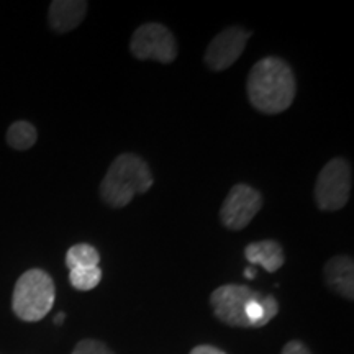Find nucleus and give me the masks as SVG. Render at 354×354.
<instances>
[{"instance_id":"f03ea898","label":"nucleus","mask_w":354,"mask_h":354,"mask_svg":"<svg viewBox=\"0 0 354 354\" xmlns=\"http://www.w3.org/2000/svg\"><path fill=\"white\" fill-rule=\"evenodd\" d=\"M153 174L145 159L133 153L115 158L100 184V197L112 209H123L136 194L151 189Z\"/></svg>"},{"instance_id":"a211bd4d","label":"nucleus","mask_w":354,"mask_h":354,"mask_svg":"<svg viewBox=\"0 0 354 354\" xmlns=\"http://www.w3.org/2000/svg\"><path fill=\"white\" fill-rule=\"evenodd\" d=\"M245 274H246V277H248V279H254V277H256V272H254L253 269H251V268H248L246 271H245Z\"/></svg>"},{"instance_id":"39448f33","label":"nucleus","mask_w":354,"mask_h":354,"mask_svg":"<svg viewBox=\"0 0 354 354\" xmlns=\"http://www.w3.org/2000/svg\"><path fill=\"white\" fill-rule=\"evenodd\" d=\"M131 55L140 61L154 59L158 63L169 64L177 56L174 35L161 24L141 25L131 37Z\"/></svg>"},{"instance_id":"6e6552de","label":"nucleus","mask_w":354,"mask_h":354,"mask_svg":"<svg viewBox=\"0 0 354 354\" xmlns=\"http://www.w3.org/2000/svg\"><path fill=\"white\" fill-rule=\"evenodd\" d=\"M251 38L250 30L241 28V26H230L220 32L212 39L209 48H207L205 64L212 71H225L238 61L243 55L248 39Z\"/></svg>"},{"instance_id":"dca6fc26","label":"nucleus","mask_w":354,"mask_h":354,"mask_svg":"<svg viewBox=\"0 0 354 354\" xmlns=\"http://www.w3.org/2000/svg\"><path fill=\"white\" fill-rule=\"evenodd\" d=\"M281 354H312L302 342H289L282 348Z\"/></svg>"},{"instance_id":"9d476101","label":"nucleus","mask_w":354,"mask_h":354,"mask_svg":"<svg viewBox=\"0 0 354 354\" xmlns=\"http://www.w3.org/2000/svg\"><path fill=\"white\" fill-rule=\"evenodd\" d=\"M326 286L343 299H354V263L351 256H333L323 269Z\"/></svg>"},{"instance_id":"423d86ee","label":"nucleus","mask_w":354,"mask_h":354,"mask_svg":"<svg viewBox=\"0 0 354 354\" xmlns=\"http://www.w3.org/2000/svg\"><path fill=\"white\" fill-rule=\"evenodd\" d=\"M263 207V196L254 187L236 184L230 189L220 209V220L228 230L240 232L253 221Z\"/></svg>"},{"instance_id":"f3484780","label":"nucleus","mask_w":354,"mask_h":354,"mask_svg":"<svg viewBox=\"0 0 354 354\" xmlns=\"http://www.w3.org/2000/svg\"><path fill=\"white\" fill-rule=\"evenodd\" d=\"M190 354H227L225 351H221V349L215 348V346H210V344H201V346H196L190 351Z\"/></svg>"},{"instance_id":"20e7f679","label":"nucleus","mask_w":354,"mask_h":354,"mask_svg":"<svg viewBox=\"0 0 354 354\" xmlns=\"http://www.w3.org/2000/svg\"><path fill=\"white\" fill-rule=\"evenodd\" d=\"M353 169L343 158H335L320 171L315 185V201L320 210L336 212L351 197Z\"/></svg>"},{"instance_id":"9b49d317","label":"nucleus","mask_w":354,"mask_h":354,"mask_svg":"<svg viewBox=\"0 0 354 354\" xmlns=\"http://www.w3.org/2000/svg\"><path fill=\"white\" fill-rule=\"evenodd\" d=\"M245 256L251 264L263 266L268 272H276L286 263L284 250L274 240L251 243V245L246 246Z\"/></svg>"},{"instance_id":"7ed1b4c3","label":"nucleus","mask_w":354,"mask_h":354,"mask_svg":"<svg viewBox=\"0 0 354 354\" xmlns=\"http://www.w3.org/2000/svg\"><path fill=\"white\" fill-rule=\"evenodd\" d=\"M56 299L53 277L43 269H28L17 281L12 295V310L21 322L35 323L51 312Z\"/></svg>"},{"instance_id":"4468645a","label":"nucleus","mask_w":354,"mask_h":354,"mask_svg":"<svg viewBox=\"0 0 354 354\" xmlns=\"http://www.w3.org/2000/svg\"><path fill=\"white\" fill-rule=\"evenodd\" d=\"M102 281L100 268H77L69 271V282L74 289L87 292L95 289Z\"/></svg>"},{"instance_id":"f257e3e1","label":"nucleus","mask_w":354,"mask_h":354,"mask_svg":"<svg viewBox=\"0 0 354 354\" xmlns=\"http://www.w3.org/2000/svg\"><path fill=\"white\" fill-rule=\"evenodd\" d=\"M248 97L261 113L277 115L292 105L295 99V77L290 66L281 57H263L250 71Z\"/></svg>"},{"instance_id":"6ab92c4d","label":"nucleus","mask_w":354,"mask_h":354,"mask_svg":"<svg viewBox=\"0 0 354 354\" xmlns=\"http://www.w3.org/2000/svg\"><path fill=\"white\" fill-rule=\"evenodd\" d=\"M63 320H64V313H59V315H56L55 323L56 325H63Z\"/></svg>"},{"instance_id":"0eeeda50","label":"nucleus","mask_w":354,"mask_h":354,"mask_svg":"<svg viewBox=\"0 0 354 354\" xmlns=\"http://www.w3.org/2000/svg\"><path fill=\"white\" fill-rule=\"evenodd\" d=\"M259 292H254L248 286L227 284L215 289L210 295V304L215 317L221 323L236 328H251L245 308L250 300H253Z\"/></svg>"},{"instance_id":"1a4fd4ad","label":"nucleus","mask_w":354,"mask_h":354,"mask_svg":"<svg viewBox=\"0 0 354 354\" xmlns=\"http://www.w3.org/2000/svg\"><path fill=\"white\" fill-rule=\"evenodd\" d=\"M87 2L82 0H55L50 3L48 10V21L53 32L69 33L77 28L86 19Z\"/></svg>"},{"instance_id":"ddd939ff","label":"nucleus","mask_w":354,"mask_h":354,"mask_svg":"<svg viewBox=\"0 0 354 354\" xmlns=\"http://www.w3.org/2000/svg\"><path fill=\"white\" fill-rule=\"evenodd\" d=\"M100 263V254L94 246L87 243H79V245L71 246L66 253V266L68 269L77 268H97Z\"/></svg>"},{"instance_id":"2eb2a0df","label":"nucleus","mask_w":354,"mask_h":354,"mask_svg":"<svg viewBox=\"0 0 354 354\" xmlns=\"http://www.w3.org/2000/svg\"><path fill=\"white\" fill-rule=\"evenodd\" d=\"M71 354H115L107 344L97 339H82L76 344Z\"/></svg>"},{"instance_id":"f8f14e48","label":"nucleus","mask_w":354,"mask_h":354,"mask_svg":"<svg viewBox=\"0 0 354 354\" xmlns=\"http://www.w3.org/2000/svg\"><path fill=\"white\" fill-rule=\"evenodd\" d=\"M37 140L38 131L30 122H15L7 130V145L17 151H26V149L33 148Z\"/></svg>"}]
</instances>
